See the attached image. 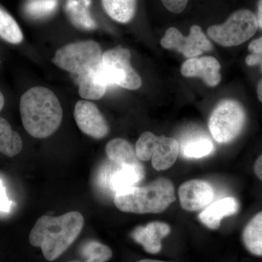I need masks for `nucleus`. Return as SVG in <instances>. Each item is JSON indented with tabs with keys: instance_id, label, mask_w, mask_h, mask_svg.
I'll return each mask as SVG.
<instances>
[{
	"instance_id": "a211bd4d",
	"label": "nucleus",
	"mask_w": 262,
	"mask_h": 262,
	"mask_svg": "<svg viewBox=\"0 0 262 262\" xmlns=\"http://www.w3.org/2000/svg\"><path fill=\"white\" fill-rule=\"evenodd\" d=\"M23 149L21 137L12 129L9 122L0 117V153L9 158L16 156Z\"/></svg>"
},
{
	"instance_id": "9b49d317",
	"label": "nucleus",
	"mask_w": 262,
	"mask_h": 262,
	"mask_svg": "<svg viewBox=\"0 0 262 262\" xmlns=\"http://www.w3.org/2000/svg\"><path fill=\"white\" fill-rule=\"evenodd\" d=\"M214 192L209 183L201 179L187 181L179 189V201L183 209L198 211L209 206Z\"/></svg>"
},
{
	"instance_id": "423d86ee",
	"label": "nucleus",
	"mask_w": 262,
	"mask_h": 262,
	"mask_svg": "<svg viewBox=\"0 0 262 262\" xmlns=\"http://www.w3.org/2000/svg\"><path fill=\"white\" fill-rule=\"evenodd\" d=\"M258 27L256 15L251 10L243 9L232 13L222 25L209 27L207 32L221 46L232 47L251 39L256 34Z\"/></svg>"
},
{
	"instance_id": "c756f323",
	"label": "nucleus",
	"mask_w": 262,
	"mask_h": 262,
	"mask_svg": "<svg viewBox=\"0 0 262 262\" xmlns=\"http://www.w3.org/2000/svg\"><path fill=\"white\" fill-rule=\"evenodd\" d=\"M253 169L257 177L262 180V155H260L255 162Z\"/></svg>"
},
{
	"instance_id": "dca6fc26",
	"label": "nucleus",
	"mask_w": 262,
	"mask_h": 262,
	"mask_svg": "<svg viewBox=\"0 0 262 262\" xmlns=\"http://www.w3.org/2000/svg\"><path fill=\"white\" fill-rule=\"evenodd\" d=\"M91 0H67L65 11L76 27L83 30L96 29L97 24L90 13Z\"/></svg>"
},
{
	"instance_id": "72a5a7b5",
	"label": "nucleus",
	"mask_w": 262,
	"mask_h": 262,
	"mask_svg": "<svg viewBox=\"0 0 262 262\" xmlns=\"http://www.w3.org/2000/svg\"><path fill=\"white\" fill-rule=\"evenodd\" d=\"M137 262H166L163 261H159V260H154V259H142L140 260V261Z\"/></svg>"
},
{
	"instance_id": "ddd939ff",
	"label": "nucleus",
	"mask_w": 262,
	"mask_h": 262,
	"mask_svg": "<svg viewBox=\"0 0 262 262\" xmlns=\"http://www.w3.org/2000/svg\"><path fill=\"white\" fill-rule=\"evenodd\" d=\"M170 227L160 222H150L145 226H139L134 229L131 237L141 245L146 252L159 253L162 249V239L168 235Z\"/></svg>"
},
{
	"instance_id": "4be33fe9",
	"label": "nucleus",
	"mask_w": 262,
	"mask_h": 262,
	"mask_svg": "<svg viewBox=\"0 0 262 262\" xmlns=\"http://www.w3.org/2000/svg\"><path fill=\"white\" fill-rule=\"evenodd\" d=\"M77 81L79 84V94L88 100L101 99L108 88L98 77L96 69L87 75L77 77Z\"/></svg>"
},
{
	"instance_id": "9d476101",
	"label": "nucleus",
	"mask_w": 262,
	"mask_h": 262,
	"mask_svg": "<svg viewBox=\"0 0 262 262\" xmlns=\"http://www.w3.org/2000/svg\"><path fill=\"white\" fill-rule=\"evenodd\" d=\"M74 116L77 126L86 135L96 139L107 136L110 127L96 105L88 101L76 103Z\"/></svg>"
},
{
	"instance_id": "7c9ffc66",
	"label": "nucleus",
	"mask_w": 262,
	"mask_h": 262,
	"mask_svg": "<svg viewBox=\"0 0 262 262\" xmlns=\"http://www.w3.org/2000/svg\"><path fill=\"white\" fill-rule=\"evenodd\" d=\"M257 15H256L257 20L258 27L262 29V0H258V2Z\"/></svg>"
},
{
	"instance_id": "f03ea898",
	"label": "nucleus",
	"mask_w": 262,
	"mask_h": 262,
	"mask_svg": "<svg viewBox=\"0 0 262 262\" xmlns=\"http://www.w3.org/2000/svg\"><path fill=\"white\" fill-rule=\"evenodd\" d=\"M20 113L26 131L36 139L54 134L63 119L59 100L45 87L32 88L21 96Z\"/></svg>"
},
{
	"instance_id": "4468645a",
	"label": "nucleus",
	"mask_w": 262,
	"mask_h": 262,
	"mask_svg": "<svg viewBox=\"0 0 262 262\" xmlns=\"http://www.w3.org/2000/svg\"><path fill=\"white\" fill-rule=\"evenodd\" d=\"M106 155L112 163L120 167L134 168L144 172V166L132 145L123 139H115L106 144Z\"/></svg>"
},
{
	"instance_id": "7ed1b4c3",
	"label": "nucleus",
	"mask_w": 262,
	"mask_h": 262,
	"mask_svg": "<svg viewBox=\"0 0 262 262\" xmlns=\"http://www.w3.org/2000/svg\"><path fill=\"white\" fill-rule=\"evenodd\" d=\"M176 201L173 183L158 178L143 187H132L115 194L114 203L126 213H158L166 210Z\"/></svg>"
},
{
	"instance_id": "cd10ccee",
	"label": "nucleus",
	"mask_w": 262,
	"mask_h": 262,
	"mask_svg": "<svg viewBox=\"0 0 262 262\" xmlns=\"http://www.w3.org/2000/svg\"><path fill=\"white\" fill-rule=\"evenodd\" d=\"M248 51L255 54H262V37L250 43Z\"/></svg>"
},
{
	"instance_id": "473e14b6",
	"label": "nucleus",
	"mask_w": 262,
	"mask_h": 262,
	"mask_svg": "<svg viewBox=\"0 0 262 262\" xmlns=\"http://www.w3.org/2000/svg\"><path fill=\"white\" fill-rule=\"evenodd\" d=\"M4 105L5 98L3 94H2L1 91H0V112H1V110L4 107Z\"/></svg>"
},
{
	"instance_id": "2f4dec72",
	"label": "nucleus",
	"mask_w": 262,
	"mask_h": 262,
	"mask_svg": "<svg viewBox=\"0 0 262 262\" xmlns=\"http://www.w3.org/2000/svg\"><path fill=\"white\" fill-rule=\"evenodd\" d=\"M256 92H257L258 100L262 103V80L260 81L259 83L258 84Z\"/></svg>"
},
{
	"instance_id": "6ab92c4d",
	"label": "nucleus",
	"mask_w": 262,
	"mask_h": 262,
	"mask_svg": "<svg viewBox=\"0 0 262 262\" xmlns=\"http://www.w3.org/2000/svg\"><path fill=\"white\" fill-rule=\"evenodd\" d=\"M103 10L115 21L126 24L135 15L137 0H101Z\"/></svg>"
},
{
	"instance_id": "b1692460",
	"label": "nucleus",
	"mask_w": 262,
	"mask_h": 262,
	"mask_svg": "<svg viewBox=\"0 0 262 262\" xmlns=\"http://www.w3.org/2000/svg\"><path fill=\"white\" fill-rule=\"evenodd\" d=\"M81 253L85 262H106L113 256V251L106 245L97 241H90L83 246Z\"/></svg>"
},
{
	"instance_id": "f257e3e1",
	"label": "nucleus",
	"mask_w": 262,
	"mask_h": 262,
	"mask_svg": "<svg viewBox=\"0 0 262 262\" xmlns=\"http://www.w3.org/2000/svg\"><path fill=\"white\" fill-rule=\"evenodd\" d=\"M84 223L83 215L70 211L60 215H42L34 225L29 242L40 248L46 260L53 261L61 256L77 238Z\"/></svg>"
},
{
	"instance_id": "39448f33",
	"label": "nucleus",
	"mask_w": 262,
	"mask_h": 262,
	"mask_svg": "<svg viewBox=\"0 0 262 262\" xmlns=\"http://www.w3.org/2000/svg\"><path fill=\"white\" fill-rule=\"evenodd\" d=\"M102 55L97 42L82 41L71 43L58 49L53 62L61 70L80 77L97 69L101 63Z\"/></svg>"
},
{
	"instance_id": "f704fd0d",
	"label": "nucleus",
	"mask_w": 262,
	"mask_h": 262,
	"mask_svg": "<svg viewBox=\"0 0 262 262\" xmlns=\"http://www.w3.org/2000/svg\"><path fill=\"white\" fill-rule=\"evenodd\" d=\"M70 262H81V261H70Z\"/></svg>"
},
{
	"instance_id": "f8f14e48",
	"label": "nucleus",
	"mask_w": 262,
	"mask_h": 262,
	"mask_svg": "<svg viewBox=\"0 0 262 262\" xmlns=\"http://www.w3.org/2000/svg\"><path fill=\"white\" fill-rule=\"evenodd\" d=\"M220 62L214 57L189 58L183 63L181 72L184 77H201L207 85L214 87L220 83Z\"/></svg>"
},
{
	"instance_id": "0eeeda50",
	"label": "nucleus",
	"mask_w": 262,
	"mask_h": 262,
	"mask_svg": "<svg viewBox=\"0 0 262 262\" xmlns=\"http://www.w3.org/2000/svg\"><path fill=\"white\" fill-rule=\"evenodd\" d=\"M246 123L242 105L234 100H225L217 105L210 116L208 128L213 139L225 144L241 134Z\"/></svg>"
},
{
	"instance_id": "412c9836",
	"label": "nucleus",
	"mask_w": 262,
	"mask_h": 262,
	"mask_svg": "<svg viewBox=\"0 0 262 262\" xmlns=\"http://www.w3.org/2000/svg\"><path fill=\"white\" fill-rule=\"evenodd\" d=\"M110 177V186L115 192H122L129 188L135 187L144 179L145 172L128 167L118 166L117 170L114 171Z\"/></svg>"
},
{
	"instance_id": "6e6552de",
	"label": "nucleus",
	"mask_w": 262,
	"mask_h": 262,
	"mask_svg": "<svg viewBox=\"0 0 262 262\" xmlns=\"http://www.w3.org/2000/svg\"><path fill=\"white\" fill-rule=\"evenodd\" d=\"M178 141L165 136H157L152 133L141 134L136 144V152L141 161L151 160L155 170H165L171 168L179 152Z\"/></svg>"
},
{
	"instance_id": "1a4fd4ad",
	"label": "nucleus",
	"mask_w": 262,
	"mask_h": 262,
	"mask_svg": "<svg viewBox=\"0 0 262 262\" xmlns=\"http://www.w3.org/2000/svg\"><path fill=\"white\" fill-rule=\"evenodd\" d=\"M160 43L164 48L177 50L189 58H195L203 52L211 51L213 48L211 42L198 25L191 27L188 37H184L177 28H169Z\"/></svg>"
},
{
	"instance_id": "aec40b11",
	"label": "nucleus",
	"mask_w": 262,
	"mask_h": 262,
	"mask_svg": "<svg viewBox=\"0 0 262 262\" xmlns=\"http://www.w3.org/2000/svg\"><path fill=\"white\" fill-rule=\"evenodd\" d=\"M243 241L250 253L262 256V211L251 219L245 227Z\"/></svg>"
},
{
	"instance_id": "393cba45",
	"label": "nucleus",
	"mask_w": 262,
	"mask_h": 262,
	"mask_svg": "<svg viewBox=\"0 0 262 262\" xmlns=\"http://www.w3.org/2000/svg\"><path fill=\"white\" fill-rule=\"evenodd\" d=\"M58 0H29L25 6L27 15L34 18H42L56 11Z\"/></svg>"
},
{
	"instance_id": "20e7f679",
	"label": "nucleus",
	"mask_w": 262,
	"mask_h": 262,
	"mask_svg": "<svg viewBox=\"0 0 262 262\" xmlns=\"http://www.w3.org/2000/svg\"><path fill=\"white\" fill-rule=\"evenodd\" d=\"M130 52L126 48L117 47L103 53L101 63L97 72L106 85H117L123 89L137 90L142 81L130 64Z\"/></svg>"
},
{
	"instance_id": "f3484780",
	"label": "nucleus",
	"mask_w": 262,
	"mask_h": 262,
	"mask_svg": "<svg viewBox=\"0 0 262 262\" xmlns=\"http://www.w3.org/2000/svg\"><path fill=\"white\" fill-rule=\"evenodd\" d=\"M183 156L200 159L213 152L214 146L209 138L203 134H192L183 141L181 146Z\"/></svg>"
},
{
	"instance_id": "c85d7f7f",
	"label": "nucleus",
	"mask_w": 262,
	"mask_h": 262,
	"mask_svg": "<svg viewBox=\"0 0 262 262\" xmlns=\"http://www.w3.org/2000/svg\"><path fill=\"white\" fill-rule=\"evenodd\" d=\"M246 63L248 66H256L258 63H261L262 62V54H255V53H251L248 55L246 58Z\"/></svg>"
},
{
	"instance_id": "bb28decb",
	"label": "nucleus",
	"mask_w": 262,
	"mask_h": 262,
	"mask_svg": "<svg viewBox=\"0 0 262 262\" xmlns=\"http://www.w3.org/2000/svg\"><path fill=\"white\" fill-rule=\"evenodd\" d=\"M11 206V202L8 201L5 194V188L0 181V211L8 212Z\"/></svg>"
},
{
	"instance_id": "5701e85b",
	"label": "nucleus",
	"mask_w": 262,
	"mask_h": 262,
	"mask_svg": "<svg viewBox=\"0 0 262 262\" xmlns=\"http://www.w3.org/2000/svg\"><path fill=\"white\" fill-rule=\"evenodd\" d=\"M0 37L12 44L23 40V33L14 18L0 8Z\"/></svg>"
},
{
	"instance_id": "a878e982",
	"label": "nucleus",
	"mask_w": 262,
	"mask_h": 262,
	"mask_svg": "<svg viewBox=\"0 0 262 262\" xmlns=\"http://www.w3.org/2000/svg\"><path fill=\"white\" fill-rule=\"evenodd\" d=\"M164 6L173 13H180L185 9L188 0H162Z\"/></svg>"
},
{
	"instance_id": "c9c22d12",
	"label": "nucleus",
	"mask_w": 262,
	"mask_h": 262,
	"mask_svg": "<svg viewBox=\"0 0 262 262\" xmlns=\"http://www.w3.org/2000/svg\"><path fill=\"white\" fill-rule=\"evenodd\" d=\"M261 72H262V62H261Z\"/></svg>"
},
{
	"instance_id": "2eb2a0df",
	"label": "nucleus",
	"mask_w": 262,
	"mask_h": 262,
	"mask_svg": "<svg viewBox=\"0 0 262 262\" xmlns=\"http://www.w3.org/2000/svg\"><path fill=\"white\" fill-rule=\"evenodd\" d=\"M238 202L232 196L217 201L207 206L199 214L202 223L211 229H217L225 217L235 214L238 211Z\"/></svg>"
}]
</instances>
